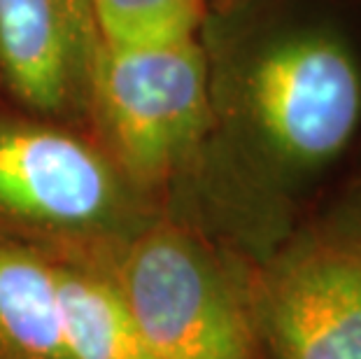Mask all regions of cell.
Segmentation results:
<instances>
[{"mask_svg":"<svg viewBox=\"0 0 361 359\" xmlns=\"http://www.w3.org/2000/svg\"><path fill=\"white\" fill-rule=\"evenodd\" d=\"M98 40L149 44L196 37L207 0H89Z\"/></svg>","mask_w":361,"mask_h":359,"instance_id":"cell-8","label":"cell"},{"mask_svg":"<svg viewBox=\"0 0 361 359\" xmlns=\"http://www.w3.org/2000/svg\"><path fill=\"white\" fill-rule=\"evenodd\" d=\"M226 152L212 162L210 210L261 212L319 178L361 128V56L329 24L278 28L250 44L224 84Z\"/></svg>","mask_w":361,"mask_h":359,"instance_id":"cell-1","label":"cell"},{"mask_svg":"<svg viewBox=\"0 0 361 359\" xmlns=\"http://www.w3.org/2000/svg\"><path fill=\"white\" fill-rule=\"evenodd\" d=\"M159 215L98 140L0 114V243L96 266Z\"/></svg>","mask_w":361,"mask_h":359,"instance_id":"cell-4","label":"cell"},{"mask_svg":"<svg viewBox=\"0 0 361 359\" xmlns=\"http://www.w3.org/2000/svg\"><path fill=\"white\" fill-rule=\"evenodd\" d=\"M96 40L89 0H0V71L37 112L87 96Z\"/></svg>","mask_w":361,"mask_h":359,"instance_id":"cell-6","label":"cell"},{"mask_svg":"<svg viewBox=\"0 0 361 359\" xmlns=\"http://www.w3.org/2000/svg\"><path fill=\"white\" fill-rule=\"evenodd\" d=\"M252 312L266 359H361V215L287 233L252 264Z\"/></svg>","mask_w":361,"mask_h":359,"instance_id":"cell-5","label":"cell"},{"mask_svg":"<svg viewBox=\"0 0 361 359\" xmlns=\"http://www.w3.org/2000/svg\"><path fill=\"white\" fill-rule=\"evenodd\" d=\"M257 259L159 215L96 269L157 359H266L250 299Z\"/></svg>","mask_w":361,"mask_h":359,"instance_id":"cell-3","label":"cell"},{"mask_svg":"<svg viewBox=\"0 0 361 359\" xmlns=\"http://www.w3.org/2000/svg\"><path fill=\"white\" fill-rule=\"evenodd\" d=\"M87 96L98 142L161 215L207 231L214 142L212 80L198 37L96 40Z\"/></svg>","mask_w":361,"mask_h":359,"instance_id":"cell-2","label":"cell"},{"mask_svg":"<svg viewBox=\"0 0 361 359\" xmlns=\"http://www.w3.org/2000/svg\"><path fill=\"white\" fill-rule=\"evenodd\" d=\"M0 359H78L68 259L0 243Z\"/></svg>","mask_w":361,"mask_h":359,"instance_id":"cell-7","label":"cell"}]
</instances>
